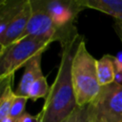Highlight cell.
<instances>
[{"label": "cell", "mask_w": 122, "mask_h": 122, "mask_svg": "<svg viewBox=\"0 0 122 122\" xmlns=\"http://www.w3.org/2000/svg\"><path fill=\"white\" fill-rule=\"evenodd\" d=\"M82 38L83 36L78 34L61 46L58 71L49 90L44 106L38 113L39 122H60L78 107L71 81V63Z\"/></svg>", "instance_id": "obj_1"}, {"label": "cell", "mask_w": 122, "mask_h": 122, "mask_svg": "<svg viewBox=\"0 0 122 122\" xmlns=\"http://www.w3.org/2000/svg\"><path fill=\"white\" fill-rule=\"evenodd\" d=\"M97 60L89 52L84 37L79 42L71 63V81L76 104L82 107L92 103L99 95Z\"/></svg>", "instance_id": "obj_2"}, {"label": "cell", "mask_w": 122, "mask_h": 122, "mask_svg": "<svg viewBox=\"0 0 122 122\" xmlns=\"http://www.w3.org/2000/svg\"><path fill=\"white\" fill-rule=\"evenodd\" d=\"M52 42L48 38L28 36L4 47L0 52V78L14 74L31 58L43 53Z\"/></svg>", "instance_id": "obj_3"}, {"label": "cell", "mask_w": 122, "mask_h": 122, "mask_svg": "<svg viewBox=\"0 0 122 122\" xmlns=\"http://www.w3.org/2000/svg\"><path fill=\"white\" fill-rule=\"evenodd\" d=\"M31 5V15L28 22L25 31L19 39L34 36L41 38H48L60 43L66 37V30L64 28H57L51 20L50 14L43 8L41 1L30 0ZM18 39V40H19Z\"/></svg>", "instance_id": "obj_4"}, {"label": "cell", "mask_w": 122, "mask_h": 122, "mask_svg": "<svg viewBox=\"0 0 122 122\" xmlns=\"http://www.w3.org/2000/svg\"><path fill=\"white\" fill-rule=\"evenodd\" d=\"M93 102L96 116L108 122H122V84L112 83L101 87Z\"/></svg>", "instance_id": "obj_5"}, {"label": "cell", "mask_w": 122, "mask_h": 122, "mask_svg": "<svg viewBox=\"0 0 122 122\" xmlns=\"http://www.w3.org/2000/svg\"><path fill=\"white\" fill-rule=\"evenodd\" d=\"M57 28L74 26L77 15L83 10L78 0H40Z\"/></svg>", "instance_id": "obj_6"}, {"label": "cell", "mask_w": 122, "mask_h": 122, "mask_svg": "<svg viewBox=\"0 0 122 122\" xmlns=\"http://www.w3.org/2000/svg\"><path fill=\"white\" fill-rule=\"evenodd\" d=\"M31 15L30 0H27L21 10L11 21L6 31L0 36V44L3 47H7L16 42L26 30L28 22Z\"/></svg>", "instance_id": "obj_7"}, {"label": "cell", "mask_w": 122, "mask_h": 122, "mask_svg": "<svg viewBox=\"0 0 122 122\" xmlns=\"http://www.w3.org/2000/svg\"><path fill=\"white\" fill-rule=\"evenodd\" d=\"M41 57H42V53L37 54L25 65L23 75L21 77V80L19 82L16 91L14 92L15 95L28 97L29 90L31 84L36 79L43 76V72L41 69Z\"/></svg>", "instance_id": "obj_8"}, {"label": "cell", "mask_w": 122, "mask_h": 122, "mask_svg": "<svg viewBox=\"0 0 122 122\" xmlns=\"http://www.w3.org/2000/svg\"><path fill=\"white\" fill-rule=\"evenodd\" d=\"M83 9H92L122 21V0H78Z\"/></svg>", "instance_id": "obj_9"}, {"label": "cell", "mask_w": 122, "mask_h": 122, "mask_svg": "<svg viewBox=\"0 0 122 122\" xmlns=\"http://www.w3.org/2000/svg\"><path fill=\"white\" fill-rule=\"evenodd\" d=\"M97 78L100 87L108 86L114 82L115 67H114V56L111 54L103 55L96 62Z\"/></svg>", "instance_id": "obj_10"}, {"label": "cell", "mask_w": 122, "mask_h": 122, "mask_svg": "<svg viewBox=\"0 0 122 122\" xmlns=\"http://www.w3.org/2000/svg\"><path fill=\"white\" fill-rule=\"evenodd\" d=\"M27 0H7L0 8V36L21 10Z\"/></svg>", "instance_id": "obj_11"}, {"label": "cell", "mask_w": 122, "mask_h": 122, "mask_svg": "<svg viewBox=\"0 0 122 122\" xmlns=\"http://www.w3.org/2000/svg\"><path fill=\"white\" fill-rule=\"evenodd\" d=\"M95 107L94 102L77 107L69 116L60 122H93L95 119Z\"/></svg>", "instance_id": "obj_12"}, {"label": "cell", "mask_w": 122, "mask_h": 122, "mask_svg": "<svg viewBox=\"0 0 122 122\" xmlns=\"http://www.w3.org/2000/svg\"><path fill=\"white\" fill-rule=\"evenodd\" d=\"M49 90L50 88L48 86L47 78L43 75L38 79H36L31 84L29 90L28 97L29 99H31L33 101H36L38 98H41V97H47Z\"/></svg>", "instance_id": "obj_13"}, {"label": "cell", "mask_w": 122, "mask_h": 122, "mask_svg": "<svg viewBox=\"0 0 122 122\" xmlns=\"http://www.w3.org/2000/svg\"><path fill=\"white\" fill-rule=\"evenodd\" d=\"M28 99L29 98L25 96H17V95L14 96L9 115L11 118H13L15 121L25 113V107L28 102Z\"/></svg>", "instance_id": "obj_14"}, {"label": "cell", "mask_w": 122, "mask_h": 122, "mask_svg": "<svg viewBox=\"0 0 122 122\" xmlns=\"http://www.w3.org/2000/svg\"><path fill=\"white\" fill-rule=\"evenodd\" d=\"M14 96H15V94H14V92L12 91V87H11L7 91L2 101L0 102V122H2L6 117L9 116Z\"/></svg>", "instance_id": "obj_15"}, {"label": "cell", "mask_w": 122, "mask_h": 122, "mask_svg": "<svg viewBox=\"0 0 122 122\" xmlns=\"http://www.w3.org/2000/svg\"><path fill=\"white\" fill-rule=\"evenodd\" d=\"M14 80V74H10L4 78H0V102L2 101L7 91L12 87Z\"/></svg>", "instance_id": "obj_16"}, {"label": "cell", "mask_w": 122, "mask_h": 122, "mask_svg": "<svg viewBox=\"0 0 122 122\" xmlns=\"http://www.w3.org/2000/svg\"><path fill=\"white\" fill-rule=\"evenodd\" d=\"M15 122H39V114L37 113L36 115H31L29 112H25Z\"/></svg>", "instance_id": "obj_17"}, {"label": "cell", "mask_w": 122, "mask_h": 122, "mask_svg": "<svg viewBox=\"0 0 122 122\" xmlns=\"http://www.w3.org/2000/svg\"><path fill=\"white\" fill-rule=\"evenodd\" d=\"M114 67L116 71L122 72V51L114 56Z\"/></svg>", "instance_id": "obj_18"}, {"label": "cell", "mask_w": 122, "mask_h": 122, "mask_svg": "<svg viewBox=\"0 0 122 122\" xmlns=\"http://www.w3.org/2000/svg\"><path fill=\"white\" fill-rule=\"evenodd\" d=\"M114 28H115V31H116L118 37L120 38V40L122 42V21H116L114 24Z\"/></svg>", "instance_id": "obj_19"}, {"label": "cell", "mask_w": 122, "mask_h": 122, "mask_svg": "<svg viewBox=\"0 0 122 122\" xmlns=\"http://www.w3.org/2000/svg\"><path fill=\"white\" fill-rule=\"evenodd\" d=\"M115 84H122V72L121 71H115V75H114V82Z\"/></svg>", "instance_id": "obj_20"}, {"label": "cell", "mask_w": 122, "mask_h": 122, "mask_svg": "<svg viewBox=\"0 0 122 122\" xmlns=\"http://www.w3.org/2000/svg\"><path fill=\"white\" fill-rule=\"evenodd\" d=\"M93 122H108V121H106L104 118H102V117H99V116H95V119H94V121Z\"/></svg>", "instance_id": "obj_21"}, {"label": "cell", "mask_w": 122, "mask_h": 122, "mask_svg": "<svg viewBox=\"0 0 122 122\" xmlns=\"http://www.w3.org/2000/svg\"><path fill=\"white\" fill-rule=\"evenodd\" d=\"M2 122H15V120H14L13 118H11V117L9 115V116H8V117H6Z\"/></svg>", "instance_id": "obj_22"}, {"label": "cell", "mask_w": 122, "mask_h": 122, "mask_svg": "<svg viewBox=\"0 0 122 122\" xmlns=\"http://www.w3.org/2000/svg\"><path fill=\"white\" fill-rule=\"evenodd\" d=\"M6 1H7V0H0V8L5 4V2H6Z\"/></svg>", "instance_id": "obj_23"}, {"label": "cell", "mask_w": 122, "mask_h": 122, "mask_svg": "<svg viewBox=\"0 0 122 122\" xmlns=\"http://www.w3.org/2000/svg\"><path fill=\"white\" fill-rule=\"evenodd\" d=\"M3 48H4V47H3V46H2L1 44H0V52L2 51V50H3Z\"/></svg>", "instance_id": "obj_24"}]
</instances>
